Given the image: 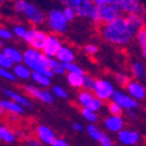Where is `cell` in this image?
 Returning a JSON list of instances; mask_svg holds the SVG:
<instances>
[{"mask_svg":"<svg viewBox=\"0 0 146 146\" xmlns=\"http://www.w3.org/2000/svg\"><path fill=\"white\" fill-rule=\"evenodd\" d=\"M101 36L113 46H126L136 38L137 31L133 28L127 17H119L116 20L100 26Z\"/></svg>","mask_w":146,"mask_h":146,"instance_id":"1","label":"cell"},{"mask_svg":"<svg viewBox=\"0 0 146 146\" xmlns=\"http://www.w3.org/2000/svg\"><path fill=\"white\" fill-rule=\"evenodd\" d=\"M23 63H25L32 71L42 72L49 77L54 76V72L49 69L48 66V56L39 49L29 47L23 52Z\"/></svg>","mask_w":146,"mask_h":146,"instance_id":"2","label":"cell"},{"mask_svg":"<svg viewBox=\"0 0 146 146\" xmlns=\"http://www.w3.org/2000/svg\"><path fill=\"white\" fill-rule=\"evenodd\" d=\"M13 9L15 13L23 15L32 25L35 26L42 25L44 20H47V17L44 15L43 12L36 5L27 1V0H17L14 3Z\"/></svg>","mask_w":146,"mask_h":146,"instance_id":"3","label":"cell"},{"mask_svg":"<svg viewBox=\"0 0 146 146\" xmlns=\"http://www.w3.org/2000/svg\"><path fill=\"white\" fill-rule=\"evenodd\" d=\"M124 12L120 5L117 3H108L103 5H97V18L95 23L97 25H104V23L111 22L117 18L121 17Z\"/></svg>","mask_w":146,"mask_h":146,"instance_id":"4","label":"cell"},{"mask_svg":"<svg viewBox=\"0 0 146 146\" xmlns=\"http://www.w3.org/2000/svg\"><path fill=\"white\" fill-rule=\"evenodd\" d=\"M47 23L54 34H63L68 29V23L63 9H52L47 15Z\"/></svg>","mask_w":146,"mask_h":146,"instance_id":"5","label":"cell"},{"mask_svg":"<svg viewBox=\"0 0 146 146\" xmlns=\"http://www.w3.org/2000/svg\"><path fill=\"white\" fill-rule=\"evenodd\" d=\"M77 101L78 104L82 108H87L94 111H98L103 106V101L100 100L92 91H88V90H82L78 92L77 95Z\"/></svg>","mask_w":146,"mask_h":146,"instance_id":"6","label":"cell"},{"mask_svg":"<svg viewBox=\"0 0 146 146\" xmlns=\"http://www.w3.org/2000/svg\"><path fill=\"white\" fill-rule=\"evenodd\" d=\"M48 35L46 32L43 31H40L38 28H29L28 31V34L25 38V41L33 48L35 49H39V50H42L43 47L48 40Z\"/></svg>","mask_w":146,"mask_h":146,"instance_id":"7","label":"cell"},{"mask_svg":"<svg viewBox=\"0 0 146 146\" xmlns=\"http://www.w3.org/2000/svg\"><path fill=\"white\" fill-rule=\"evenodd\" d=\"M115 91L116 90L113 88V84L110 81H108V80H97L94 94L98 97L100 100H102L103 102H106V101L112 100V96H113Z\"/></svg>","mask_w":146,"mask_h":146,"instance_id":"8","label":"cell"},{"mask_svg":"<svg viewBox=\"0 0 146 146\" xmlns=\"http://www.w3.org/2000/svg\"><path fill=\"white\" fill-rule=\"evenodd\" d=\"M25 91L29 97H33V98L38 100L42 103L46 104H52L54 102V94L48 91L46 89H40L35 86H26L25 87Z\"/></svg>","mask_w":146,"mask_h":146,"instance_id":"9","label":"cell"},{"mask_svg":"<svg viewBox=\"0 0 146 146\" xmlns=\"http://www.w3.org/2000/svg\"><path fill=\"white\" fill-rule=\"evenodd\" d=\"M112 101L116 102L117 104H119L121 108L124 109L126 111H130V110H136L138 108V101L135 100L131 95L129 94H125L123 91H118L116 90L113 92V96H112Z\"/></svg>","mask_w":146,"mask_h":146,"instance_id":"10","label":"cell"},{"mask_svg":"<svg viewBox=\"0 0 146 146\" xmlns=\"http://www.w3.org/2000/svg\"><path fill=\"white\" fill-rule=\"evenodd\" d=\"M95 5L92 0H72L69 6L75 9L77 17L89 18Z\"/></svg>","mask_w":146,"mask_h":146,"instance_id":"11","label":"cell"},{"mask_svg":"<svg viewBox=\"0 0 146 146\" xmlns=\"http://www.w3.org/2000/svg\"><path fill=\"white\" fill-rule=\"evenodd\" d=\"M62 47V42H61L57 34H52L48 36V40L43 47L42 52L48 56V57H56L58 50Z\"/></svg>","mask_w":146,"mask_h":146,"instance_id":"12","label":"cell"},{"mask_svg":"<svg viewBox=\"0 0 146 146\" xmlns=\"http://www.w3.org/2000/svg\"><path fill=\"white\" fill-rule=\"evenodd\" d=\"M125 88L129 95H131L137 101H143L146 97V88L143 83L139 82V80H131Z\"/></svg>","mask_w":146,"mask_h":146,"instance_id":"13","label":"cell"},{"mask_svg":"<svg viewBox=\"0 0 146 146\" xmlns=\"http://www.w3.org/2000/svg\"><path fill=\"white\" fill-rule=\"evenodd\" d=\"M87 132H88V135H89L94 140H96L97 143H100L102 146H113V145H112V144H113V143H112V139H111L110 137H108L105 133L102 132L96 125H94V124L88 125Z\"/></svg>","mask_w":146,"mask_h":146,"instance_id":"14","label":"cell"},{"mask_svg":"<svg viewBox=\"0 0 146 146\" xmlns=\"http://www.w3.org/2000/svg\"><path fill=\"white\" fill-rule=\"evenodd\" d=\"M35 132H36V137H38V139L42 144H44L46 146H52L54 144V141L56 140L55 133L49 126L39 125L38 127H36Z\"/></svg>","mask_w":146,"mask_h":146,"instance_id":"15","label":"cell"},{"mask_svg":"<svg viewBox=\"0 0 146 146\" xmlns=\"http://www.w3.org/2000/svg\"><path fill=\"white\" fill-rule=\"evenodd\" d=\"M23 109H25L23 106H21L20 104H18L17 102L12 101L9 98L3 100L0 102V111H1L3 115L6 112L13 116H20L23 113Z\"/></svg>","mask_w":146,"mask_h":146,"instance_id":"16","label":"cell"},{"mask_svg":"<svg viewBox=\"0 0 146 146\" xmlns=\"http://www.w3.org/2000/svg\"><path fill=\"white\" fill-rule=\"evenodd\" d=\"M118 140L126 146H133L140 140V135L132 130H121L118 132Z\"/></svg>","mask_w":146,"mask_h":146,"instance_id":"17","label":"cell"},{"mask_svg":"<svg viewBox=\"0 0 146 146\" xmlns=\"http://www.w3.org/2000/svg\"><path fill=\"white\" fill-rule=\"evenodd\" d=\"M4 95L7 97V98H9V100H12V101L17 102L18 104H20V105H21V106H23V108L31 109V108L33 106L32 102L27 98L26 96H23V95H21V94L17 92V91H14V90L5 89V90H4Z\"/></svg>","mask_w":146,"mask_h":146,"instance_id":"18","label":"cell"},{"mask_svg":"<svg viewBox=\"0 0 146 146\" xmlns=\"http://www.w3.org/2000/svg\"><path fill=\"white\" fill-rule=\"evenodd\" d=\"M104 126L110 132H117L118 133L124 127V120L121 118V116L111 115L104 120Z\"/></svg>","mask_w":146,"mask_h":146,"instance_id":"19","label":"cell"},{"mask_svg":"<svg viewBox=\"0 0 146 146\" xmlns=\"http://www.w3.org/2000/svg\"><path fill=\"white\" fill-rule=\"evenodd\" d=\"M1 52H3L6 56H8L15 64L23 62V53H22L21 50H19L18 48H15V47H11V46L3 47V48H1Z\"/></svg>","mask_w":146,"mask_h":146,"instance_id":"20","label":"cell"},{"mask_svg":"<svg viewBox=\"0 0 146 146\" xmlns=\"http://www.w3.org/2000/svg\"><path fill=\"white\" fill-rule=\"evenodd\" d=\"M56 58L60 60L61 62H63L64 64L71 63V62H74L75 61V53L70 47L62 46L61 47V49L58 50L57 55H56Z\"/></svg>","mask_w":146,"mask_h":146,"instance_id":"21","label":"cell"},{"mask_svg":"<svg viewBox=\"0 0 146 146\" xmlns=\"http://www.w3.org/2000/svg\"><path fill=\"white\" fill-rule=\"evenodd\" d=\"M84 77H86L84 72H68L67 74V81L69 83V86L75 89L83 88Z\"/></svg>","mask_w":146,"mask_h":146,"instance_id":"22","label":"cell"},{"mask_svg":"<svg viewBox=\"0 0 146 146\" xmlns=\"http://www.w3.org/2000/svg\"><path fill=\"white\" fill-rule=\"evenodd\" d=\"M17 133L14 131H12L8 126L1 125L0 126V139H1L5 144H14L18 140V136H15Z\"/></svg>","mask_w":146,"mask_h":146,"instance_id":"23","label":"cell"},{"mask_svg":"<svg viewBox=\"0 0 146 146\" xmlns=\"http://www.w3.org/2000/svg\"><path fill=\"white\" fill-rule=\"evenodd\" d=\"M13 71H14V74L17 75V77L20 78V80L26 81V80L32 78L33 71H32L25 63H23V62H22V63H17V64H14Z\"/></svg>","mask_w":146,"mask_h":146,"instance_id":"24","label":"cell"},{"mask_svg":"<svg viewBox=\"0 0 146 146\" xmlns=\"http://www.w3.org/2000/svg\"><path fill=\"white\" fill-rule=\"evenodd\" d=\"M48 66H49V69L54 72V75H63L67 72L66 64L56 57H48Z\"/></svg>","mask_w":146,"mask_h":146,"instance_id":"25","label":"cell"},{"mask_svg":"<svg viewBox=\"0 0 146 146\" xmlns=\"http://www.w3.org/2000/svg\"><path fill=\"white\" fill-rule=\"evenodd\" d=\"M130 70L132 72L133 77L136 80H140V78H145V75H146V67L143 62L140 61H135L131 67H130Z\"/></svg>","mask_w":146,"mask_h":146,"instance_id":"26","label":"cell"},{"mask_svg":"<svg viewBox=\"0 0 146 146\" xmlns=\"http://www.w3.org/2000/svg\"><path fill=\"white\" fill-rule=\"evenodd\" d=\"M136 40L140 47V50H141V56L146 61V26L143 27L136 35Z\"/></svg>","mask_w":146,"mask_h":146,"instance_id":"27","label":"cell"},{"mask_svg":"<svg viewBox=\"0 0 146 146\" xmlns=\"http://www.w3.org/2000/svg\"><path fill=\"white\" fill-rule=\"evenodd\" d=\"M50 78L48 75L46 74H42V72H36V71H33V74H32V80L36 83V84H39V86L41 87H49L50 86Z\"/></svg>","mask_w":146,"mask_h":146,"instance_id":"28","label":"cell"},{"mask_svg":"<svg viewBox=\"0 0 146 146\" xmlns=\"http://www.w3.org/2000/svg\"><path fill=\"white\" fill-rule=\"evenodd\" d=\"M131 22V25L133 26L137 32H139L143 27H145V19H144V15H139V14H127L126 15Z\"/></svg>","mask_w":146,"mask_h":146,"instance_id":"29","label":"cell"},{"mask_svg":"<svg viewBox=\"0 0 146 146\" xmlns=\"http://www.w3.org/2000/svg\"><path fill=\"white\" fill-rule=\"evenodd\" d=\"M81 115L87 121H89L90 124H95V123H97V120H98V116H97L96 111L90 110V109H87V108L81 109Z\"/></svg>","mask_w":146,"mask_h":146,"instance_id":"30","label":"cell"},{"mask_svg":"<svg viewBox=\"0 0 146 146\" xmlns=\"http://www.w3.org/2000/svg\"><path fill=\"white\" fill-rule=\"evenodd\" d=\"M12 31H13V33H14L15 36H18V38L25 40V38H26L27 34H28L29 28H27L26 26H23V25H20V23H17V25L13 26Z\"/></svg>","mask_w":146,"mask_h":146,"instance_id":"31","label":"cell"},{"mask_svg":"<svg viewBox=\"0 0 146 146\" xmlns=\"http://www.w3.org/2000/svg\"><path fill=\"white\" fill-rule=\"evenodd\" d=\"M108 111L110 112V115H113V116H121L123 115V111L124 109L121 108L119 104H117L116 102H110L108 104Z\"/></svg>","mask_w":146,"mask_h":146,"instance_id":"32","label":"cell"},{"mask_svg":"<svg viewBox=\"0 0 146 146\" xmlns=\"http://www.w3.org/2000/svg\"><path fill=\"white\" fill-rule=\"evenodd\" d=\"M14 64H15V63H14L8 56H6L3 52L0 53V67L5 68V69H13Z\"/></svg>","mask_w":146,"mask_h":146,"instance_id":"33","label":"cell"},{"mask_svg":"<svg viewBox=\"0 0 146 146\" xmlns=\"http://www.w3.org/2000/svg\"><path fill=\"white\" fill-rule=\"evenodd\" d=\"M0 76H1L4 80H7V81H11V82H15L18 80L17 75L14 74L13 70H9V69H5V68H1L0 69Z\"/></svg>","mask_w":146,"mask_h":146,"instance_id":"34","label":"cell"},{"mask_svg":"<svg viewBox=\"0 0 146 146\" xmlns=\"http://www.w3.org/2000/svg\"><path fill=\"white\" fill-rule=\"evenodd\" d=\"M96 83H97V80H95L91 76H86V77H84L83 88H84V90H88V91H92L94 92V90L96 88Z\"/></svg>","mask_w":146,"mask_h":146,"instance_id":"35","label":"cell"},{"mask_svg":"<svg viewBox=\"0 0 146 146\" xmlns=\"http://www.w3.org/2000/svg\"><path fill=\"white\" fill-rule=\"evenodd\" d=\"M52 92H53L56 97H58V98H62V100L68 98V92H67V90H66L64 88H62V87H60V86H54V87L52 88Z\"/></svg>","mask_w":146,"mask_h":146,"instance_id":"36","label":"cell"},{"mask_svg":"<svg viewBox=\"0 0 146 146\" xmlns=\"http://www.w3.org/2000/svg\"><path fill=\"white\" fill-rule=\"evenodd\" d=\"M13 31H11L6 27H1L0 28V38H1V40H6V41H11L12 39H13Z\"/></svg>","mask_w":146,"mask_h":146,"instance_id":"37","label":"cell"},{"mask_svg":"<svg viewBox=\"0 0 146 146\" xmlns=\"http://www.w3.org/2000/svg\"><path fill=\"white\" fill-rule=\"evenodd\" d=\"M63 13H64V15H66V18H67V20H68L69 22H70V21H74L75 18L77 17L75 9L72 8V7H70V6H66V7L63 8Z\"/></svg>","mask_w":146,"mask_h":146,"instance_id":"38","label":"cell"},{"mask_svg":"<svg viewBox=\"0 0 146 146\" xmlns=\"http://www.w3.org/2000/svg\"><path fill=\"white\" fill-rule=\"evenodd\" d=\"M116 80H117V82L120 84L121 87H126L127 83L131 81L130 76H127V75H125V74H117V75H116Z\"/></svg>","mask_w":146,"mask_h":146,"instance_id":"39","label":"cell"},{"mask_svg":"<svg viewBox=\"0 0 146 146\" xmlns=\"http://www.w3.org/2000/svg\"><path fill=\"white\" fill-rule=\"evenodd\" d=\"M66 68H67V72H84L83 69L78 64H76L75 62L67 63L66 64Z\"/></svg>","mask_w":146,"mask_h":146,"instance_id":"40","label":"cell"},{"mask_svg":"<svg viewBox=\"0 0 146 146\" xmlns=\"http://www.w3.org/2000/svg\"><path fill=\"white\" fill-rule=\"evenodd\" d=\"M84 52H86V54H88L89 56H92V55H96L97 53H98V47H97L96 44H87L86 47H84Z\"/></svg>","mask_w":146,"mask_h":146,"instance_id":"41","label":"cell"},{"mask_svg":"<svg viewBox=\"0 0 146 146\" xmlns=\"http://www.w3.org/2000/svg\"><path fill=\"white\" fill-rule=\"evenodd\" d=\"M26 144H27V146H46V145L42 144L39 139H33V138L28 139V140L26 141Z\"/></svg>","mask_w":146,"mask_h":146,"instance_id":"42","label":"cell"},{"mask_svg":"<svg viewBox=\"0 0 146 146\" xmlns=\"http://www.w3.org/2000/svg\"><path fill=\"white\" fill-rule=\"evenodd\" d=\"M52 146H69V144L62 138H56V140L54 141V144Z\"/></svg>","mask_w":146,"mask_h":146,"instance_id":"43","label":"cell"},{"mask_svg":"<svg viewBox=\"0 0 146 146\" xmlns=\"http://www.w3.org/2000/svg\"><path fill=\"white\" fill-rule=\"evenodd\" d=\"M72 129H74V131H76V132H82L84 130V127L81 123H74L72 124Z\"/></svg>","mask_w":146,"mask_h":146,"instance_id":"44","label":"cell"},{"mask_svg":"<svg viewBox=\"0 0 146 146\" xmlns=\"http://www.w3.org/2000/svg\"><path fill=\"white\" fill-rule=\"evenodd\" d=\"M92 1L96 5H103V4H108V3H115L113 0H92Z\"/></svg>","mask_w":146,"mask_h":146,"instance_id":"45","label":"cell"},{"mask_svg":"<svg viewBox=\"0 0 146 146\" xmlns=\"http://www.w3.org/2000/svg\"><path fill=\"white\" fill-rule=\"evenodd\" d=\"M57 1H58V3H61V4H63L64 6H69L72 0H57Z\"/></svg>","mask_w":146,"mask_h":146,"instance_id":"46","label":"cell"},{"mask_svg":"<svg viewBox=\"0 0 146 146\" xmlns=\"http://www.w3.org/2000/svg\"><path fill=\"white\" fill-rule=\"evenodd\" d=\"M115 3H117V4H119V5H121V4H124L125 1H127V0H113Z\"/></svg>","mask_w":146,"mask_h":146,"instance_id":"47","label":"cell"},{"mask_svg":"<svg viewBox=\"0 0 146 146\" xmlns=\"http://www.w3.org/2000/svg\"><path fill=\"white\" fill-rule=\"evenodd\" d=\"M0 1H1V3H4L5 0H0ZM7 1H14V0H7Z\"/></svg>","mask_w":146,"mask_h":146,"instance_id":"48","label":"cell"},{"mask_svg":"<svg viewBox=\"0 0 146 146\" xmlns=\"http://www.w3.org/2000/svg\"><path fill=\"white\" fill-rule=\"evenodd\" d=\"M145 82H146V75H145Z\"/></svg>","mask_w":146,"mask_h":146,"instance_id":"49","label":"cell"}]
</instances>
